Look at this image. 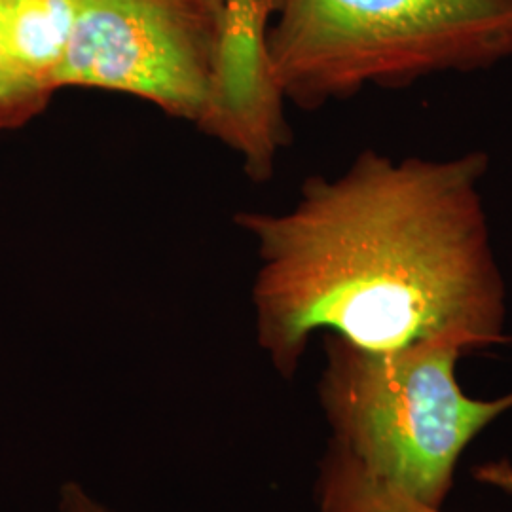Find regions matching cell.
I'll return each mask as SVG.
<instances>
[{
	"instance_id": "obj_8",
	"label": "cell",
	"mask_w": 512,
	"mask_h": 512,
	"mask_svg": "<svg viewBox=\"0 0 512 512\" xmlns=\"http://www.w3.org/2000/svg\"><path fill=\"white\" fill-rule=\"evenodd\" d=\"M50 99L38 93L19 73L10 50L4 4L0 0V131L23 128L48 107Z\"/></svg>"
},
{
	"instance_id": "obj_3",
	"label": "cell",
	"mask_w": 512,
	"mask_h": 512,
	"mask_svg": "<svg viewBox=\"0 0 512 512\" xmlns=\"http://www.w3.org/2000/svg\"><path fill=\"white\" fill-rule=\"evenodd\" d=\"M319 399L332 446L368 475L429 509H442L463 450L512 408V393L476 401L456 366L450 340L372 351L327 334Z\"/></svg>"
},
{
	"instance_id": "obj_2",
	"label": "cell",
	"mask_w": 512,
	"mask_h": 512,
	"mask_svg": "<svg viewBox=\"0 0 512 512\" xmlns=\"http://www.w3.org/2000/svg\"><path fill=\"white\" fill-rule=\"evenodd\" d=\"M268 52L287 101L313 110L512 57V0H277Z\"/></svg>"
},
{
	"instance_id": "obj_7",
	"label": "cell",
	"mask_w": 512,
	"mask_h": 512,
	"mask_svg": "<svg viewBox=\"0 0 512 512\" xmlns=\"http://www.w3.org/2000/svg\"><path fill=\"white\" fill-rule=\"evenodd\" d=\"M486 480L512 494V467L507 463L484 465L476 469ZM319 512H442L429 509L393 490L378 478L363 471L348 454L330 444L321 463L317 484Z\"/></svg>"
},
{
	"instance_id": "obj_4",
	"label": "cell",
	"mask_w": 512,
	"mask_h": 512,
	"mask_svg": "<svg viewBox=\"0 0 512 512\" xmlns=\"http://www.w3.org/2000/svg\"><path fill=\"white\" fill-rule=\"evenodd\" d=\"M230 0H84L55 90L126 93L198 128L209 110Z\"/></svg>"
},
{
	"instance_id": "obj_1",
	"label": "cell",
	"mask_w": 512,
	"mask_h": 512,
	"mask_svg": "<svg viewBox=\"0 0 512 512\" xmlns=\"http://www.w3.org/2000/svg\"><path fill=\"white\" fill-rule=\"evenodd\" d=\"M488 169L484 150L393 158L368 148L344 173L310 177L291 209L238 215L256 241V336L275 370L294 376L321 330L372 351L509 344Z\"/></svg>"
},
{
	"instance_id": "obj_5",
	"label": "cell",
	"mask_w": 512,
	"mask_h": 512,
	"mask_svg": "<svg viewBox=\"0 0 512 512\" xmlns=\"http://www.w3.org/2000/svg\"><path fill=\"white\" fill-rule=\"evenodd\" d=\"M275 10L277 0H230L217 84L200 126L238 152L255 181L272 177L279 150L291 141L287 99L268 52Z\"/></svg>"
},
{
	"instance_id": "obj_9",
	"label": "cell",
	"mask_w": 512,
	"mask_h": 512,
	"mask_svg": "<svg viewBox=\"0 0 512 512\" xmlns=\"http://www.w3.org/2000/svg\"><path fill=\"white\" fill-rule=\"evenodd\" d=\"M63 512H109L99 503H95L92 497H88L82 488L76 484H69L63 494V503H61Z\"/></svg>"
},
{
	"instance_id": "obj_6",
	"label": "cell",
	"mask_w": 512,
	"mask_h": 512,
	"mask_svg": "<svg viewBox=\"0 0 512 512\" xmlns=\"http://www.w3.org/2000/svg\"><path fill=\"white\" fill-rule=\"evenodd\" d=\"M84 0H2L10 50L21 76L52 99L55 73Z\"/></svg>"
}]
</instances>
